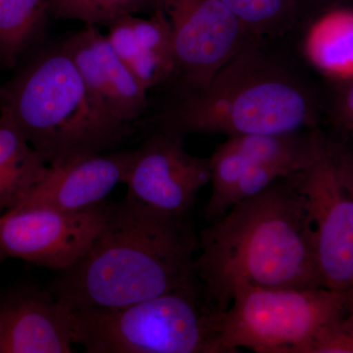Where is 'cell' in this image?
Masks as SVG:
<instances>
[{
	"label": "cell",
	"instance_id": "6da1fadb",
	"mask_svg": "<svg viewBox=\"0 0 353 353\" xmlns=\"http://www.w3.org/2000/svg\"><path fill=\"white\" fill-rule=\"evenodd\" d=\"M199 236L194 272L218 310L241 288L321 287L314 228L292 176L234 204Z\"/></svg>",
	"mask_w": 353,
	"mask_h": 353
},
{
	"label": "cell",
	"instance_id": "7a4b0ae2",
	"mask_svg": "<svg viewBox=\"0 0 353 353\" xmlns=\"http://www.w3.org/2000/svg\"><path fill=\"white\" fill-rule=\"evenodd\" d=\"M197 250L190 216L168 214L125 197L110 204L87 252L59 272L50 290L71 311L141 303L199 282Z\"/></svg>",
	"mask_w": 353,
	"mask_h": 353
},
{
	"label": "cell",
	"instance_id": "3957f363",
	"mask_svg": "<svg viewBox=\"0 0 353 353\" xmlns=\"http://www.w3.org/2000/svg\"><path fill=\"white\" fill-rule=\"evenodd\" d=\"M317 105L290 67L252 44L201 87L180 90L158 129L185 137L281 134L314 129Z\"/></svg>",
	"mask_w": 353,
	"mask_h": 353
},
{
	"label": "cell",
	"instance_id": "277c9868",
	"mask_svg": "<svg viewBox=\"0 0 353 353\" xmlns=\"http://www.w3.org/2000/svg\"><path fill=\"white\" fill-rule=\"evenodd\" d=\"M14 70L0 85V116L46 164L111 152L132 134L97 103L61 41H46Z\"/></svg>",
	"mask_w": 353,
	"mask_h": 353
},
{
	"label": "cell",
	"instance_id": "5b68a950",
	"mask_svg": "<svg viewBox=\"0 0 353 353\" xmlns=\"http://www.w3.org/2000/svg\"><path fill=\"white\" fill-rule=\"evenodd\" d=\"M220 317L199 281L123 307L72 311L74 343L88 353H223Z\"/></svg>",
	"mask_w": 353,
	"mask_h": 353
},
{
	"label": "cell",
	"instance_id": "8992f818",
	"mask_svg": "<svg viewBox=\"0 0 353 353\" xmlns=\"http://www.w3.org/2000/svg\"><path fill=\"white\" fill-rule=\"evenodd\" d=\"M352 301V290L241 288L221 312V350L306 353L316 334Z\"/></svg>",
	"mask_w": 353,
	"mask_h": 353
},
{
	"label": "cell",
	"instance_id": "52a82bcc",
	"mask_svg": "<svg viewBox=\"0 0 353 353\" xmlns=\"http://www.w3.org/2000/svg\"><path fill=\"white\" fill-rule=\"evenodd\" d=\"M168 22L180 90L201 87L232 58L261 39L221 0H152Z\"/></svg>",
	"mask_w": 353,
	"mask_h": 353
},
{
	"label": "cell",
	"instance_id": "ba28073f",
	"mask_svg": "<svg viewBox=\"0 0 353 353\" xmlns=\"http://www.w3.org/2000/svg\"><path fill=\"white\" fill-rule=\"evenodd\" d=\"M111 202L79 211L19 204L0 215V256L66 271L87 252Z\"/></svg>",
	"mask_w": 353,
	"mask_h": 353
},
{
	"label": "cell",
	"instance_id": "9c48e42d",
	"mask_svg": "<svg viewBox=\"0 0 353 353\" xmlns=\"http://www.w3.org/2000/svg\"><path fill=\"white\" fill-rule=\"evenodd\" d=\"M209 181V157L190 154L183 146V137L157 129L134 148V161L124 183L128 199L161 212L187 217Z\"/></svg>",
	"mask_w": 353,
	"mask_h": 353
},
{
	"label": "cell",
	"instance_id": "30bf717a",
	"mask_svg": "<svg viewBox=\"0 0 353 353\" xmlns=\"http://www.w3.org/2000/svg\"><path fill=\"white\" fill-rule=\"evenodd\" d=\"M292 179L305 199L314 228L321 287L353 290V197L336 176L330 148Z\"/></svg>",
	"mask_w": 353,
	"mask_h": 353
},
{
	"label": "cell",
	"instance_id": "8fae6325",
	"mask_svg": "<svg viewBox=\"0 0 353 353\" xmlns=\"http://www.w3.org/2000/svg\"><path fill=\"white\" fill-rule=\"evenodd\" d=\"M90 94L114 120L130 125L148 105V92L95 26L61 41Z\"/></svg>",
	"mask_w": 353,
	"mask_h": 353
},
{
	"label": "cell",
	"instance_id": "7c38bea8",
	"mask_svg": "<svg viewBox=\"0 0 353 353\" xmlns=\"http://www.w3.org/2000/svg\"><path fill=\"white\" fill-rule=\"evenodd\" d=\"M72 311L50 290L23 287L0 301V353L74 352Z\"/></svg>",
	"mask_w": 353,
	"mask_h": 353
},
{
	"label": "cell",
	"instance_id": "4fadbf2b",
	"mask_svg": "<svg viewBox=\"0 0 353 353\" xmlns=\"http://www.w3.org/2000/svg\"><path fill=\"white\" fill-rule=\"evenodd\" d=\"M134 158V150H111L48 165L43 178L20 204L64 211L94 208L125 183Z\"/></svg>",
	"mask_w": 353,
	"mask_h": 353
},
{
	"label": "cell",
	"instance_id": "5bb4252c",
	"mask_svg": "<svg viewBox=\"0 0 353 353\" xmlns=\"http://www.w3.org/2000/svg\"><path fill=\"white\" fill-rule=\"evenodd\" d=\"M152 17L122 16L108 26L109 43L145 90L172 81L176 62L170 27L163 14L152 9Z\"/></svg>",
	"mask_w": 353,
	"mask_h": 353
},
{
	"label": "cell",
	"instance_id": "9a60e30c",
	"mask_svg": "<svg viewBox=\"0 0 353 353\" xmlns=\"http://www.w3.org/2000/svg\"><path fill=\"white\" fill-rule=\"evenodd\" d=\"M309 62L325 75L353 79V10L336 9L309 27L303 41Z\"/></svg>",
	"mask_w": 353,
	"mask_h": 353
},
{
	"label": "cell",
	"instance_id": "2e32d148",
	"mask_svg": "<svg viewBox=\"0 0 353 353\" xmlns=\"http://www.w3.org/2000/svg\"><path fill=\"white\" fill-rule=\"evenodd\" d=\"M50 0H0V64L14 69L46 43Z\"/></svg>",
	"mask_w": 353,
	"mask_h": 353
},
{
	"label": "cell",
	"instance_id": "e0dca14e",
	"mask_svg": "<svg viewBox=\"0 0 353 353\" xmlns=\"http://www.w3.org/2000/svg\"><path fill=\"white\" fill-rule=\"evenodd\" d=\"M209 162L211 196L205 215L209 221H214L233 206L234 192L248 166L232 137L216 148Z\"/></svg>",
	"mask_w": 353,
	"mask_h": 353
},
{
	"label": "cell",
	"instance_id": "ac0fdd59",
	"mask_svg": "<svg viewBox=\"0 0 353 353\" xmlns=\"http://www.w3.org/2000/svg\"><path fill=\"white\" fill-rule=\"evenodd\" d=\"M259 39L287 34L296 24V0H221Z\"/></svg>",
	"mask_w": 353,
	"mask_h": 353
},
{
	"label": "cell",
	"instance_id": "d6986e66",
	"mask_svg": "<svg viewBox=\"0 0 353 353\" xmlns=\"http://www.w3.org/2000/svg\"><path fill=\"white\" fill-rule=\"evenodd\" d=\"M53 18L85 26H108L114 20L152 9V0H50Z\"/></svg>",
	"mask_w": 353,
	"mask_h": 353
},
{
	"label": "cell",
	"instance_id": "ffe728a7",
	"mask_svg": "<svg viewBox=\"0 0 353 353\" xmlns=\"http://www.w3.org/2000/svg\"><path fill=\"white\" fill-rule=\"evenodd\" d=\"M48 167L18 166L0 161V215L19 205Z\"/></svg>",
	"mask_w": 353,
	"mask_h": 353
},
{
	"label": "cell",
	"instance_id": "44dd1931",
	"mask_svg": "<svg viewBox=\"0 0 353 353\" xmlns=\"http://www.w3.org/2000/svg\"><path fill=\"white\" fill-rule=\"evenodd\" d=\"M306 353H353V301L316 334Z\"/></svg>",
	"mask_w": 353,
	"mask_h": 353
},
{
	"label": "cell",
	"instance_id": "7402d4cb",
	"mask_svg": "<svg viewBox=\"0 0 353 353\" xmlns=\"http://www.w3.org/2000/svg\"><path fill=\"white\" fill-rule=\"evenodd\" d=\"M330 158L341 185L353 197V148L331 145Z\"/></svg>",
	"mask_w": 353,
	"mask_h": 353
},
{
	"label": "cell",
	"instance_id": "603a6c76",
	"mask_svg": "<svg viewBox=\"0 0 353 353\" xmlns=\"http://www.w3.org/2000/svg\"><path fill=\"white\" fill-rule=\"evenodd\" d=\"M340 116L341 122L353 136V79L347 81V85L341 94Z\"/></svg>",
	"mask_w": 353,
	"mask_h": 353
},
{
	"label": "cell",
	"instance_id": "cb8c5ba5",
	"mask_svg": "<svg viewBox=\"0 0 353 353\" xmlns=\"http://www.w3.org/2000/svg\"><path fill=\"white\" fill-rule=\"evenodd\" d=\"M1 68H2V66H1V64H0V69H1Z\"/></svg>",
	"mask_w": 353,
	"mask_h": 353
},
{
	"label": "cell",
	"instance_id": "d4e9b609",
	"mask_svg": "<svg viewBox=\"0 0 353 353\" xmlns=\"http://www.w3.org/2000/svg\"><path fill=\"white\" fill-rule=\"evenodd\" d=\"M352 292H353V290H352Z\"/></svg>",
	"mask_w": 353,
	"mask_h": 353
}]
</instances>
